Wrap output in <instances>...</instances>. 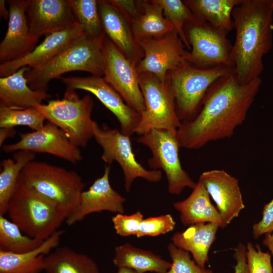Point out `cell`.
Masks as SVG:
<instances>
[{
    "label": "cell",
    "mask_w": 273,
    "mask_h": 273,
    "mask_svg": "<svg viewBox=\"0 0 273 273\" xmlns=\"http://www.w3.org/2000/svg\"><path fill=\"white\" fill-rule=\"evenodd\" d=\"M261 83L259 77L242 84L236 74L218 78L207 91L196 116L181 122L177 129L180 148L198 149L209 142L231 137L245 120Z\"/></svg>",
    "instance_id": "cell-1"
},
{
    "label": "cell",
    "mask_w": 273,
    "mask_h": 273,
    "mask_svg": "<svg viewBox=\"0 0 273 273\" xmlns=\"http://www.w3.org/2000/svg\"><path fill=\"white\" fill-rule=\"evenodd\" d=\"M236 39L232 59L238 80L260 77L263 58L272 48L273 0H243L232 12Z\"/></svg>",
    "instance_id": "cell-2"
},
{
    "label": "cell",
    "mask_w": 273,
    "mask_h": 273,
    "mask_svg": "<svg viewBox=\"0 0 273 273\" xmlns=\"http://www.w3.org/2000/svg\"><path fill=\"white\" fill-rule=\"evenodd\" d=\"M102 42L82 34L43 66L27 71L28 85L32 89L47 93L49 82L66 72L82 71L101 77L104 73Z\"/></svg>",
    "instance_id": "cell-3"
},
{
    "label": "cell",
    "mask_w": 273,
    "mask_h": 273,
    "mask_svg": "<svg viewBox=\"0 0 273 273\" xmlns=\"http://www.w3.org/2000/svg\"><path fill=\"white\" fill-rule=\"evenodd\" d=\"M7 213L25 235L42 241L57 231L68 217L64 209L18 182Z\"/></svg>",
    "instance_id": "cell-4"
},
{
    "label": "cell",
    "mask_w": 273,
    "mask_h": 273,
    "mask_svg": "<svg viewBox=\"0 0 273 273\" xmlns=\"http://www.w3.org/2000/svg\"><path fill=\"white\" fill-rule=\"evenodd\" d=\"M18 182L64 209L68 216L77 209L85 186L75 171L35 160L22 170Z\"/></svg>",
    "instance_id": "cell-5"
},
{
    "label": "cell",
    "mask_w": 273,
    "mask_h": 273,
    "mask_svg": "<svg viewBox=\"0 0 273 273\" xmlns=\"http://www.w3.org/2000/svg\"><path fill=\"white\" fill-rule=\"evenodd\" d=\"M236 74L235 68L219 65L200 68L189 63L167 75L181 122L193 119L199 112L211 85L220 77Z\"/></svg>",
    "instance_id": "cell-6"
},
{
    "label": "cell",
    "mask_w": 273,
    "mask_h": 273,
    "mask_svg": "<svg viewBox=\"0 0 273 273\" xmlns=\"http://www.w3.org/2000/svg\"><path fill=\"white\" fill-rule=\"evenodd\" d=\"M94 105L90 96L79 98L74 90L67 89L63 98L33 107L48 121L62 129L73 144L84 148L94 136L95 121L91 117Z\"/></svg>",
    "instance_id": "cell-7"
},
{
    "label": "cell",
    "mask_w": 273,
    "mask_h": 273,
    "mask_svg": "<svg viewBox=\"0 0 273 273\" xmlns=\"http://www.w3.org/2000/svg\"><path fill=\"white\" fill-rule=\"evenodd\" d=\"M140 88L145 109L141 114L135 133L139 136L152 129L176 131L181 122L176 114L175 101L167 79L162 82L150 73L139 74Z\"/></svg>",
    "instance_id": "cell-8"
},
{
    "label": "cell",
    "mask_w": 273,
    "mask_h": 273,
    "mask_svg": "<svg viewBox=\"0 0 273 273\" xmlns=\"http://www.w3.org/2000/svg\"><path fill=\"white\" fill-rule=\"evenodd\" d=\"M176 132L152 129L136 139L150 150L152 156L147 160L148 165L153 170L164 171L168 191L172 195L180 194L186 188L193 189L196 184L181 166Z\"/></svg>",
    "instance_id": "cell-9"
},
{
    "label": "cell",
    "mask_w": 273,
    "mask_h": 273,
    "mask_svg": "<svg viewBox=\"0 0 273 273\" xmlns=\"http://www.w3.org/2000/svg\"><path fill=\"white\" fill-rule=\"evenodd\" d=\"M184 31L191 48L190 64L203 69L219 65L235 68L232 59L233 45L226 37L228 31L197 19L186 23Z\"/></svg>",
    "instance_id": "cell-10"
},
{
    "label": "cell",
    "mask_w": 273,
    "mask_h": 273,
    "mask_svg": "<svg viewBox=\"0 0 273 273\" xmlns=\"http://www.w3.org/2000/svg\"><path fill=\"white\" fill-rule=\"evenodd\" d=\"M93 135L103 150L102 160L109 165L116 161L120 166L127 192L130 191L133 181L138 178L152 183L161 180V170H148L136 160L130 136L117 129L100 127L95 121L93 124Z\"/></svg>",
    "instance_id": "cell-11"
},
{
    "label": "cell",
    "mask_w": 273,
    "mask_h": 273,
    "mask_svg": "<svg viewBox=\"0 0 273 273\" xmlns=\"http://www.w3.org/2000/svg\"><path fill=\"white\" fill-rule=\"evenodd\" d=\"M104 73L103 78L125 102L139 113L145 104L136 65L105 35L102 42Z\"/></svg>",
    "instance_id": "cell-12"
},
{
    "label": "cell",
    "mask_w": 273,
    "mask_h": 273,
    "mask_svg": "<svg viewBox=\"0 0 273 273\" xmlns=\"http://www.w3.org/2000/svg\"><path fill=\"white\" fill-rule=\"evenodd\" d=\"M144 57L136 66L138 73H150L165 82L169 72L189 63V51L174 29L159 38L138 42Z\"/></svg>",
    "instance_id": "cell-13"
},
{
    "label": "cell",
    "mask_w": 273,
    "mask_h": 273,
    "mask_svg": "<svg viewBox=\"0 0 273 273\" xmlns=\"http://www.w3.org/2000/svg\"><path fill=\"white\" fill-rule=\"evenodd\" d=\"M16 143L3 145L5 153L26 150L34 153L52 154L72 163L80 162L82 156L79 147L73 144L65 132L54 124L47 121L39 129L20 133Z\"/></svg>",
    "instance_id": "cell-14"
},
{
    "label": "cell",
    "mask_w": 273,
    "mask_h": 273,
    "mask_svg": "<svg viewBox=\"0 0 273 273\" xmlns=\"http://www.w3.org/2000/svg\"><path fill=\"white\" fill-rule=\"evenodd\" d=\"M67 89H81L90 92L116 117L121 131L130 136L139 123L141 114L124 102L119 94L103 78L92 75L89 77H61Z\"/></svg>",
    "instance_id": "cell-15"
},
{
    "label": "cell",
    "mask_w": 273,
    "mask_h": 273,
    "mask_svg": "<svg viewBox=\"0 0 273 273\" xmlns=\"http://www.w3.org/2000/svg\"><path fill=\"white\" fill-rule=\"evenodd\" d=\"M26 13L30 33L38 39L77 22L67 0H27Z\"/></svg>",
    "instance_id": "cell-16"
},
{
    "label": "cell",
    "mask_w": 273,
    "mask_h": 273,
    "mask_svg": "<svg viewBox=\"0 0 273 273\" xmlns=\"http://www.w3.org/2000/svg\"><path fill=\"white\" fill-rule=\"evenodd\" d=\"M6 2L9 17L7 33L0 44L1 63L24 57L34 49L38 40L30 33L26 13L27 0Z\"/></svg>",
    "instance_id": "cell-17"
},
{
    "label": "cell",
    "mask_w": 273,
    "mask_h": 273,
    "mask_svg": "<svg viewBox=\"0 0 273 273\" xmlns=\"http://www.w3.org/2000/svg\"><path fill=\"white\" fill-rule=\"evenodd\" d=\"M199 179L215 202L224 222L230 224L245 208L238 179L222 169L204 171Z\"/></svg>",
    "instance_id": "cell-18"
},
{
    "label": "cell",
    "mask_w": 273,
    "mask_h": 273,
    "mask_svg": "<svg viewBox=\"0 0 273 273\" xmlns=\"http://www.w3.org/2000/svg\"><path fill=\"white\" fill-rule=\"evenodd\" d=\"M110 171V167L106 166L103 174L96 179L87 190L82 192L77 209L65 221L68 225H73L95 212L108 211L123 213L125 199L111 186Z\"/></svg>",
    "instance_id": "cell-19"
},
{
    "label": "cell",
    "mask_w": 273,
    "mask_h": 273,
    "mask_svg": "<svg viewBox=\"0 0 273 273\" xmlns=\"http://www.w3.org/2000/svg\"><path fill=\"white\" fill-rule=\"evenodd\" d=\"M83 33L82 28L76 22L63 30L46 35L43 41L24 57L1 63V77L9 76L24 66L34 69L43 66Z\"/></svg>",
    "instance_id": "cell-20"
},
{
    "label": "cell",
    "mask_w": 273,
    "mask_h": 273,
    "mask_svg": "<svg viewBox=\"0 0 273 273\" xmlns=\"http://www.w3.org/2000/svg\"><path fill=\"white\" fill-rule=\"evenodd\" d=\"M98 6L105 35L136 66L144 52L133 36L130 22L108 1H98Z\"/></svg>",
    "instance_id": "cell-21"
},
{
    "label": "cell",
    "mask_w": 273,
    "mask_h": 273,
    "mask_svg": "<svg viewBox=\"0 0 273 273\" xmlns=\"http://www.w3.org/2000/svg\"><path fill=\"white\" fill-rule=\"evenodd\" d=\"M191 194L185 200L173 204L185 226L200 223H213L220 228L228 225L224 222L203 183L199 179Z\"/></svg>",
    "instance_id": "cell-22"
},
{
    "label": "cell",
    "mask_w": 273,
    "mask_h": 273,
    "mask_svg": "<svg viewBox=\"0 0 273 273\" xmlns=\"http://www.w3.org/2000/svg\"><path fill=\"white\" fill-rule=\"evenodd\" d=\"M30 68L23 67L14 73L0 78V107L26 109L42 104L51 96L47 92L32 89L25 76Z\"/></svg>",
    "instance_id": "cell-23"
},
{
    "label": "cell",
    "mask_w": 273,
    "mask_h": 273,
    "mask_svg": "<svg viewBox=\"0 0 273 273\" xmlns=\"http://www.w3.org/2000/svg\"><path fill=\"white\" fill-rule=\"evenodd\" d=\"M63 230H58L36 248L22 253L0 250V273H40L44 257L58 247Z\"/></svg>",
    "instance_id": "cell-24"
},
{
    "label": "cell",
    "mask_w": 273,
    "mask_h": 273,
    "mask_svg": "<svg viewBox=\"0 0 273 273\" xmlns=\"http://www.w3.org/2000/svg\"><path fill=\"white\" fill-rule=\"evenodd\" d=\"M219 227L213 223L192 224L184 232L174 233L171 238L175 246L190 252L196 263L206 268L209 252Z\"/></svg>",
    "instance_id": "cell-25"
},
{
    "label": "cell",
    "mask_w": 273,
    "mask_h": 273,
    "mask_svg": "<svg viewBox=\"0 0 273 273\" xmlns=\"http://www.w3.org/2000/svg\"><path fill=\"white\" fill-rule=\"evenodd\" d=\"M112 261L118 268L127 267L140 273H165L171 265V262L153 252L139 248L128 243L115 247Z\"/></svg>",
    "instance_id": "cell-26"
},
{
    "label": "cell",
    "mask_w": 273,
    "mask_h": 273,
    "mask_svg": "<svg viewBox=\"0 0 273 273\" xmlns=\"http://www.w3.org/2000/svg\"><path fill=\"white\" fill-rule=\"evenodd\" d=\"M141 12L131 23L133 36L139 42L145 38L161 37L173 31L172 24L164 16L155 0L141 1Z\"/></svg>",
    "instance_id": "cell-27"
},
{
    "label": "cell",
    "mask_w": 273,
    "mask_h": 273,
    "mask_svg": "<svg viewBox=\"0 0 273 273\" xmlns=\"http://www.w3.org/2000/svg\"><path fill=\"white\" fill-rule=\"evenodd\" d=\"M45 273H100L88 256L67 246L58 247L44 257Z\"/></svg>",
    "instance_id": "cell-28"
},
{
    "label": "cell",
    "mask_w": 273,
    "mask_h": 273,
    "mask_svg": "<svg viewBox=\"0 0 273 273\" xmlns=\"http://www.w3.org/2000/svg\"><path fill=\"white\" fill-rule=\"evenodd\" d=\"M243 0H185L197 20L208 22L213 26L226 30L234 29L232 12Z\"/></svg>",
    "instance_id": "cell-29"
},
{
    "label": "cell",
    "mask_w": 273,
    "mask_h": 273,
    "mask_svg": "<svg viewBox=\"0 0 273 273\" xmlns=\"http://www.w3.org/2000/svg\"><path fill=\"white\" fill-rule=\"evenodd\" d=\"M35 153L29 151L15 152L13 159H4L1 162L0 173V215L7 213L9 201L24 167L34 160Z\"/></svg>",
    "instance_id": "cell-30"
},
{
    "label": "cell",
    "mask_w": 273,
    "mask_h": 273,
    "mask_svg": "<svg viewBox=\"0 0 273 273\" xmlns=\"http://www.w3.org/2000/svg\"><path fill=\"white\" fill-rule=\"evenodd\" d=\"M67 1L84 34L91 39L102 41L105 35L99 13L98 1Z\"/></svg>",
    "instance_id": "cell-31"
},
{
    "label": "cell",
    "mask_w": 273,
    "mask_h": 273,
    "mask_svg": "<svg viewBox=\"0 0 273 273\" xmlns=\"http://www.w3.org/2000/svg\"><path fill=\"white\" fill-rule=\"evenodd\" d=\"M43 241L24 235L15 223L0 215V250L24 253L39 247Z\"/></svg>",
    "instance_id": "cell-32"
},
{
    "label": "cell",
    "mask_w": 273,
    "mask_h": 273,
    "mask_svg": "<svg viewBox=\"0 0 273 273\" xmlns=\"http://www.w3.org/2000/svg\"><path fill=\"white\" fill-rule=\"evenodd\" d=\"M46 118L35 107L15 109L0 107V128L27 126L33 131L42 128Z\"/></svg>",
    "instance_id": "cell-33"
},
{
    "label": "cell",
    "mask_w": 273,
    "mask_h": 273,
    "mask_svg": "<svg viewBox=\"0 0 273 273\" xmlns=\"http://www.w3.org/2000/svg\"><path fill=\"white\" fill-rule=\"evenodd\" d=\"M162 9L164 17L173 26L178 35L187 49L191 51L189 44L184 31L185 24L195 21L196 17L185 4L180 0H155Z\"/></svg>",
    "instance_id": "cell-34"
},
{
    "label": "cell",
    "mask_w": 273,
    "mask_h": 273,
    "mask_svg": "<svg viewBox=\"0 0 273 273\" xmlns=\"http://www.w3.org/2000/svg\"><path fill=\"white\" fill-rule=\"evenodd\" d=\"M172 262L165 273H213L210 269L202 268L191 258L189 253L178 248L172 243L167 246Z\"/></svg>",
    "instance_id": "cell-35"
},
{
    "label": "cell",
    "mask_w": 273,
    "mask_h": 273,
    "mask_svg": "<svg viewBox=\"0 0 273 273\" xmlns=\"http://www.w3.org/2000/svg\"><path fill=\"white\" fill-rule=\"evenodd\" d=\"M175 225L176 222L170 214L149 217L142 221L136 237L140 238L166 234L172 231Z\"/></svg>",
    "instance_id": "cell-36"
},
{
    "label": "cell",
    "mask_w": 273,
    "mask_h": 273,
    "mask_svg": "<svg viewBox=\"0 0 273 273\" xmlns=\"http://www.w3.org/2000/svg\"><path fill=\"white\" fill-rule=\"evenodd\" d=\"M249 273H273L271 255L261 250L258 244L248 242L246 245Z\"/></svg>",
    "instance_id": "cell-37"
},
{
    "label": "cell",
    "mask_w": 273,
    "mask_h": 273,
    "mask_svg": "<svg viewBox=\"0 0 273 273\" xmlns=\"http://www.w3.org/2000/svg\"><path fill=\"white\" fill-rule=\"evenodd\" d=\"M143 219L144 215L140 211L130 215L117 213L111 219L116 234L122 237L136 236Z\"/></svg>",
    "instance_id": "cell-38"
},
{
    "label": "cell",
    "mask_w": 273,
    "mask_h": 273,
    "mask_svg": "<svg viewBox=\"0 0 273 273\" xmlns=\"http://www.w3.org/2000/svg\"><path fill=\"white\" fill-rule=\"evenodd\" d=\"M273 232V198L264 205L261 220L254 223L252 227V234L255 239L263 235Z\"/></svg>",
    "instance_id": "cell-39"
},
{
    "label": "cell",
    "mask_w": 273,
    "mask_h": 273,
    "mask_svg": "<svg viewBox=\"0 0 273 273\" xmlns=\"http://www.w3.org/2000/svg\"><path fill=\"white\" fill-rule=\"evenodd\" d=\"M108 1L123 14L130 24L141 14V1L129 0H109Z\"/></svg>",
    "instance_id": "cell-40"
},
{
    "label": "cell",
    "mask_w": 273,
    "mask_h": 273,
    "mask_svg": "<svg viewBox=\"0 0 273 273\" xmlns=\"http://www.w3.org/2000/svg\"><path fill=\"white\" fill-rule=\"evenodd\" d=\"M234 257L236 261L234 273H249L246 246L239 243L235 249Z\"/></svg>",
    "instance_id": "cell-41"
},
{
    "label": "cell",
    "mask_w": 273,
    "mask_h": 273,
    "mask_svg": "<svg viewBox=\"0 0 273 273\" xmlns=\"http://www.w3.org/2000/svg\"><path fill=\"white\" fill-rule=\"evenodd\" d=\"M16 133L14 128H0V146L2 147L4 141L8 138L14 136Z\"/></svg>",
    "instance_id": "cell-42"
},
{
    "label": "cell",
    "mask_w": 273,
    "mask_h": 273,
    "mask_svg": "<svg viewBox=\"0 0 273 273\" xmlns=\"http://www.w3.org/2000/svg\"><path fill=\"white\" fill-rule=\"evenodd\" d=\"M262 244L268 249L273 258V232L264 235Z\"/></svg>",
    "instance_id": "cell-43"
},
{
    "label": "cell",
    "mask_w": 273,
    "mask_h": 273,
    "mask_svg": "<svg viewBox=\"0 0 273 273\" xmlns=\"http://www.w3.org/2000/svg\"><path fill=\"white\" fill-rule=\"evenodd\" d=\"M6 1H0V14L1 16L5 19H9V10H8L6 7Z\"/></svg>",
    "instance_id": "cell-44"
},
{
    "label": "cell",
    "mask_w": 273,
    "mask_h": 273,
    "mask_svg": "<svg viewBox=\"0 0 273 273\" xmlns=\"http://www.w3.org/2000/svg\"><path fill=\"white\" fill-rule=\"evenodd\" d=\"M117 273H140L135 270L125 267H119Z\"/></svg>",
    "instance_id": "cell-45"
}]
</instances>
